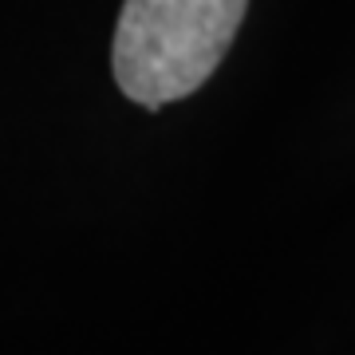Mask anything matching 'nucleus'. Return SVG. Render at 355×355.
<instances>
[{"mask_svg": "<svg viewBox=\"0 0 355 355\" xmlns=\"http://www.w3.org/2000/svg\"><path fill=\"white\" fill-rule=\"evenodd\" d=\"M249 0H127L114 28V83L139 107L186 99L217 71Z\"/></svg>", "mask_w": 355, "mask_h": 355, "instance_id": "nucleus-1", "label": "nucleus"}]
</instances>
